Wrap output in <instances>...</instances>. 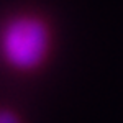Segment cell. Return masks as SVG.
Listing matches in <instances>:
<instances>
[{
    "label": "cell",
    "instance_id": "6da1fadb",
    "mask_svg": "<svg viewBox=\"0 0 123 123\" xmlns=\"http://www.w3.org/2000/svg\"><path fill=\"white\" fill-rule=\"evenodd\" d=\"M49 48V31L35 17H18L0 33V54L10 67L31 71L44 61Z\"/></svg>",
    "mask_w": 123,
    "mask_h": 123
},
{
    "label": "cell",
    "instance_id": "7a4b0ae2",
    "mask_svg": "<svg viewBox=\"0 0 123 123\" xmlns=\"http://www.w3.org/2000/svg\"><path fill=\"white\" fill-rule=\"evenodd\" d=\"M0 123H20V118L10 110H0Z\"/></svg>",
    "mask_w": 123,
    "mask_h": 123
}]
</instances>
